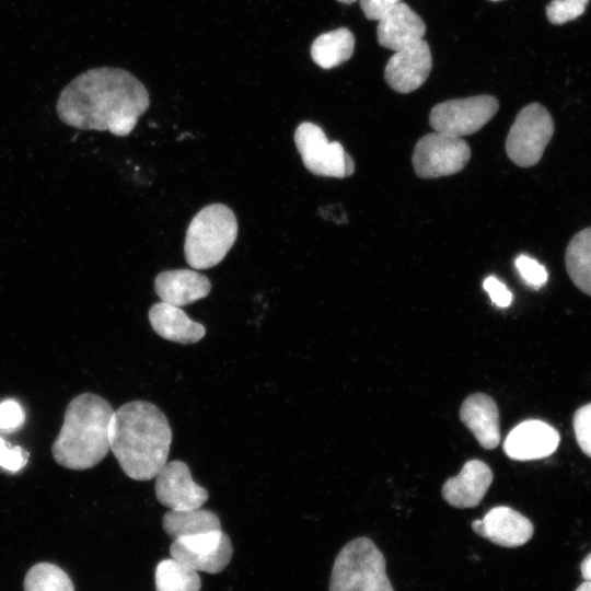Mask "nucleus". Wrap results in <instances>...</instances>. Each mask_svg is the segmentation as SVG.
<instances>
[{
    "label": "nucleus",
    "mask_w": 591,
    "mask_h": 591,
    "mask_svg": "<svg viewBox=\"0 0 591 591\" xmlns=\"http://www.w3.org/2000/svg\"><path fill=\"white\" fill-rule=\"evenodd\" d=\"M149 105V93L135 76L120 68L100 67L82 72L62 89L56 112L70 127L125 137Z\"/></svg>",
    "instance_id": "obj_1"
},
{
    "label": "nucleus",
    "mask_w": 591,
    "mask_h": 591,
    "mask_svg": "<svg viewBox=\"0 0 591 591\" xmlns=\"http://www.w3.org/2000/svg\"><path fill=\"white\" fill-rule=\"evenodd\" d=\"M108 438L123 472L131 479L144 482L154 478L167 462L172 429L158 406L132 401L114 410Z\"/></svg>",
    "instance_id": "obj_2"
},
{
    "label": "nucleus",
    "mask_w": 591,
    "mask_h": 591,
    "mask_svg": "<svg viewBox=\"0 0 591 591\" xmlns=\"http://www.w3.org/2000/svg\"><path fill=\"white\" fill-rule=\"evenodd\" d=\"M113 414L111 404L97 394L82 393L73 397L51 445L54 460L74 471L97 465L111 450L108 425Z\"/></svg>",
    "instance_id": "obj_3"
},
{
    "label": "nucleus",
    "mask_w": 591,
    "mask_h": 591,
    "mask_svg": "<svg viewBox=\"0 0 591 591\" xmlns=\"http://www.w3.org/2000/svg\"><path fill=\"white\" fill-rule=\"evenodd\" d=\"M237 236V220L225 205L211 204L192 219L185 236L184 254L194 269H208L218 265L228 254Z\"/></svg>",
    "instance_id": "obj_4"
},
{
    "label": "nucleus",
    "mask_w": 591,
    "mask_h": 591,
    "mask_svg": "<svg viewBox=\"0 0 591 591\" xmlns=\"http://www.w3.org/2000/svg\"><path fill=\"white\" fill-rule=\"evenodd\" d=\"M383 554L368 537L347 543L332 569L329 591H394Z\"/></svg>",
    "instance_id": "obj_5"
},
{
    "label": "nucleus",
    "mask_w": 591,
    "mask_h": 591,
    "mask_svg": "<svg viewBox=\"0 0 591 591\" xmlns=\"http://www.w3.org/2000/svg\"><path fill=\"white\" fill-rule=\"evenodd\" d=\"M549 112L538 103L524 106L517 115L506 139L509 159L521 167L535 165L554 134Z\"/></svg>",
    "instance_id": "obj_6"
},
{
    "label": "nucleus",
    "mask_w": 591,
    "mask_h": 591,
    "mask_svg": "<svg viewBox=\"0 0 591 591\" xmlns=\"http://www.w3.org/2000/svg\"><path fill=\"white\" fill-rule=\"evenodd\" d=\"M294 142L304 166L313 174L336 178L348 177L355 172L351 157L337 141H328L323 129L304 121L294 132Z\"/></svg>",
    "instance_id": "obj_7"
},
{
    "label": "nucleus",
    "mask_w": 591,
    "mask_h": 591,
    "mask_svg": "<svg viewBox=\"0 0 591 591\" xmlns=\"http://www.w3.org/2000/svg\"><path fill=\"white\" fill-rule=\"evenodd\" d=\"M498 108L499 103L491 95L449 100L432 107L429 123L437 132L462 138L484 127Z\"/></svg>",
    "instance_id": "obj_8"
},
{
    "label": "nucleus",
    "mask_w": 591,
    "mask_h": 591,
    "mask_svg": "<svg viewBox=\"0 0 591 591\" xmlns=\"http://www.w3.org/2000/svg\"><path fill=\"white\" fill-rule=\"evenodd\" d=\"M470 158L466 141L434 131L417 141L412 161L417 176L436 178L462 171Z\"/></svg>",
    "instance_id": "obj_9"
},
{
    "label": "nucleus",
    "mask_w": 591,
    "mask_h": 591,
    "mask_svg": "<svg viewBox=\"0 0 591 591\" xmlns=\"http://www.w3.org/2000/svg\"><path fill=\"white\" fill-rule=\"evenodd\" d=\"M170 553L196 571L218 573L229 565L233 547L224 532L215 530L174 540Z\"/></svg>",
    "instance_id": "obj_10"
},
{
    "label": "nucleus",
    "mask_w": 591,
    "mask_h": 591,
    "mask_svg": "<svg viewBox=\"0 0 591 591\" xmlns=\"http://www.w3.org/2000/svg\"><path fill=\"white\" fill-rule=\"evenodd\" d=\"M154 488L158 501L170 510L200 508L209 497L207 489L194 482L188 465L179 460L163 465Z\"/></svg>",
    "instance_id": "obj_11"
},
{
    "label": "nucleus",
    "mask_w": 591,
    "mask_h": 591,
    "mask_svg": "<svg viewBox=\"0 0 591 591\" xmlns=\"http://www.w3.org/2000/svg\"><path fill=\"white\" fill-rule=\"evenodd\" d=\"M431 67L429 45L420 39L394 53L385 66L384 78L394 91L410 93L425 83Z\"/></svg>",
    "instance_id": "obj_12"
},
{
    "label": "nucleus",
    "mask_w": 591,
    "mask_h": 591,
    "mask_svg": "<svg viewBox=\"0 0 591 591\" xmlns=\"http://www.w3.org/2000/svg\"><path fill=\"white\" fill-rule=\"evenodd\" d=\"M473 531L503 547L524 545L533 535L532 522L510 507L491 508L482 520L472 523Z\"/></svg>",
    "instance_id": "obj_13"
},
{
    "label": "nucleus",
    "mask_w": 591,
    "mask_h": 591,
    "mask_svg": "<svg viewBox=\"0 0 591 591\" xmlns=\"http://www.w3.org/2000/svg\"><path fill=\"white\" fill-rule=\"evenodd\" d=\"M559 433L542 420H525L507 436L503 450L513 460L529 461L546 457L559 444Z\"/></svg>",
    "instance_id": "obj_14"
},
{
    "label": "nucleus",
    "mask_w": 591,
    "mask_h": 591,
    "mask_svg": "<svg viewBox=\"0 0 591 591\" xmlns=\"http://www.w3.org/2000/svg\"><path fill=\"white\" fill-rule=\"evenodd\" d=\"M493 482V472L479 460L466 462L459 475L447 479L442 487L444 500L456 508L479 505Z\"/></svg>",
    "instance_id": "obj_15"
},
{
    "label": "nucleus",
    "mask_w": 591,
    "mask_h": 591,
    "mask_svg": "<svg viewBox=\"0 0 591 591\" xmlns=\"http://www.w3.org/2000/svg\"><path fill=\"white\" fill-rule=\"evenodd\" d=\"M378 21L379 44L394 51L422 39L426 32L422 19L404 2L394 5Z\"/></svg>",
    "instance_id": "obj_16"
},
{
    "label": "nucleus",
    "mask_w": 591,
    "mask_h": 591,
    "mask_svg": "<svg viewBox=\"0 0 591 591\" xmlns=\"http://www.w3.org/2000/svg\"><path fill=\"white\" fill-rule=\"evenodd\" d=\"M154 290L161 301L184 306L206 298L211 283L205 275L193 269H172L155 277Z\"/></svg>",
    "instance_id": "obj_17"
},
{
    "label": "nucleus",
    "mask_w": 591,
    "mask_h": 591,
    "mask_svg": "<svg viewBox=\"0 0 591 591\" xmlns=\"http://www.w3.org/2000/svg\"><path fill=\"white\" fill-rule=\"evenodd\" d=\"M460 418L483 448L494 449L498 445L499 412L490 396L484 393L470 395L460 408Z\"/></svg>",
    "instance_id": "obj_18"
},
{
    "label": "nucleus",
    "mask_w": 591,
    "mask_h": 591,
    "mask_svg": "<svg viewBox=\"0 0 591 591\" xmlns=\"http://www.w3.org/2000/svg\"><path fill=\"white\" fill-rule=\"evenodd\" d=\"M149 321L153 331L170 341L195 344L206 335L202 324L190 320L179 306L163 301L150 308Z\"/></svg>",
    "instance_id": "obj_19"
},
{
    "label": "nucleus",
    "mask_w": 591,
    "mask_h": 591,
    "mask_svg": "<svg viewBox=\"0 0 591 591\" xmlns=\"http://www.w3.org/2000/svg\"><path fill=\"white\" fill-rule=\"evenodd\" d=\"M354 49V34L346 27H339L314 39L311 57L321 68L332 69L347 61L352 56Z\"/></svg>",
    "instance_id": "obj_20"
},
{
    "label": "nucleus",
    "mask_w": 591,
    "mask_h": 591,
    "mask_svg": "<svg viewBox=\"0 0 591 591\" xmlns=\"http://www.w3.org/2000/svg\"><path fill=\"white\" fill-rule=\"evenodd\" d=\"M565 264L575 286L591 296V227L582 229L569 241Z\"/></svg>",
    "instance_id": "obj_21"
},
{
    "label": "nucleus",
    "mask_w": 591,
    "mask_h": 591,
    "mask_svg": "<svg viewBox=\"0 0 591 591\" xmlns=\"http://www.w3.org/2000/svg\"><path fill=\"white\" fill-rule=\"evenodd\" d=\"M163 529L172 538L221 530L219 517L206 509L170 510L163 517Z\"/></svg>",
    "instance_id": "obj_22"
},
{
    "label": "nucleus",
    "mask_w": 591,
    "mask_h": 591,
    "mask_svg": "<svg viewBox=\"0 0 591 591\" xmlns=\"http://www.w3.org/2000/svg\"><path fill=\"white\" fill-rule=\"evenodd\" d=\"M200 578L196 570L171 558L160 561L155 569L157 591H199Z\"/></svg>",
    "instance_id": "obj_23"
},
{
    "label": "nucleus",
    "mask_w": 591,
    "mask_h": 591,
    "mask_svg": "<svg viewBox=\"0 0 591 591\" xmlns=\"http://www.w3.org/2000/svg\"><path fill=\"white\" fill-rule=\"evenodd\" d=\"M24 591H74L70 577L58 566L39 563L25 576Z\"/></svg>",
    "instance_id": "obj_24"
},
{
    "label": "nucleus",
    "mask_w": 591,
    "mask_h": 591,
    "mask_svg": "<svg viewBox=\"0 0 591 591\" xmlns=\"http://www.w3.org/2000/svg\"><path fill=\"white\" fill-rule=\"evenodd\" d=\"M589 0H552L546 7L547 20L555 25L572 21L586 11Z\"/></svg>",
    "instance_id": "obj_25"
},
{
    "label": "nucleus",
    "mask_w": 591,
    "mask_h": 591,
    "mask_svg": "<svg viewBox=\"0 0 591 591\" xmlns=\"http://www.w3.org/2000/svg\"><path fill=\"white\" fill-rule=\"evenodd\" d=\"M515 266L523 281L532 288H541L548 279V274L543 265L535 259L520 255L515 259Z\"/></svg>",
    "instance_id": "obj_26"
},
{
    "label": "nucleus",
    "mask_w": 591,
    "mask_h": 591,
    "mask_svg": "<svg viewBox=\"0 0 591 591\" xmlns=\"http://www.w3.org/2000/svg\"><path fill=\"white\" fill-rule=\"evenodd\" d=\"M573 429L581 450L591 457V404L584 405L576 412Z\"/></svg>",
    "instance_id": "obj_27"
},
{
    "label": "nucleus",
    "mask_w": 591,
    "mask_h": 591,
    "mask_svg": "<svg viewBox=\"0 0 591 591\" xmlns=\"http://www.w3.org/2000/svg\"><path fill=\"white\" fill-rule=\"evenodd\" d=\"M24 419V410L16 401L7 399L0 403V430H15L22 426Z\"/></svg>",
    "instance_id": "obj_28"
},
{
    "label": "nucleus",
    "mask_w": 591,
    "mask_h": 591,
    "mask_svg": "<svg viewBox=\"0 0 591 591\" xmlns=\"http://www.w3.org/2000/svg\"><path fill=\"white\" fill-rule=\"evenodd\" d=\"M27 461V453L19 447L10 448L8 443L0 438V466L11 471H20Z\"/></svg>",
    "instance_id": "obj_29"
},
{
    "label": "nucleus",
    "mask_w": 591,
    "mask_h": 591,
    "mask_svg": "<svg viewBox=\"0 0 591 591\" xmlns=\"http://www.w3.org/2000/svg\"><path fill=\"white\" fill-rule=\"evenodd\" d=\"M483 287L488 292L490 300L499 308H507L512 301V293L508 288L496 277H487Z\"/></svg>",
    "instance_id": "obj_30"
},
{
    "label": "nucleus",
    "mask_w": 591,
    "mask_h": 591,
    "mask_svg": "<svg viewBox=\"0 0 591 591\" xmlns=\"http://www.w3.org/2000/svg\"><path fill=\"white\" fill-rule=\"evenodd\" d=\"M401 0H360V7L368 20H379Z\"/></svg>",
    "instance_id": "obj_31"
},
{
    "label": "nucleus",
    "mask_w": 591,
    "mask_h": 591,
    "mask_svg": "<svg viewBox=\"0 0 591 591\" xmlns=\"http://www.w3.org/2000/svg\"><path fill=\"white\" fill-rule=\"evenodd\" d=\"M580 572L584 580H591V553L582 560Z\"/></svg>",
    "instance_id": "obj_32"
},
{
    "label": "nucleus",
    "mask_w": 591,
    "mask_h": 591,
    "mask_svg": "<svg viewBox=\"0 0 591 591\" xmlns=\"http://www.w3.org/2000/svg\"><path fill=\"white\" fill-rule=\"evenodd\" d=\"M576 591H591V580H584Z\"/></svg>",
    "instance_id": "obj_33"
},
{
    "label": "nucleus",
    "mask_w": 591,
    "mask_h": 591,
    "mask_svg": "<svg viewBox=\"0 0 591 591\" xmlns=\"http://www.w3.org/2000/svg\"><path fill=\"white\" fill-rule=\"evenodd\" d=\"M337 1H339L341 3L350 4V3L356 2L357 0H337Z\"/></svg>",
    "instance_id": "obj_34"
},
{
    "label": "nucleus",
    "mask_w": 591,
    "mask_h": 591,
    "mask_svg": "<svg viewBox=\"0 0 591 591\" xmlns=\"http://www.w3.org/2000/svg\"><path fill=\"white\" fill-rule=\"evenodd\" d=\"M493 1H498V0H493Z\"/></svg>",
    "instance_id": "obj_35"
}]
</instances>
